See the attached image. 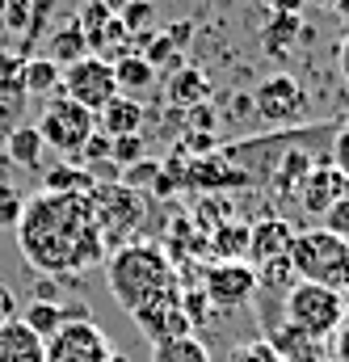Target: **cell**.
<instances>
[{
  "label": "cell",
  "instance_id": "obj_2",
  "mask_svg": "<svg viewBox=\"0 0 349 362\" xmlns=\"http://www.w3.org/2000/svg\"><path fill=\"white\" fill-rule=\"evenodd\" d=\"M105 278H110V295L122 303L126 316L160 303V299H173L185 286L177 282L173 262L156 249V245H122L114 249V257L105 262Z\"/></svg>",
  "mask_w": 349,
  "mask_h": 362
},
{
  "label": "cell",
  "instance_id": "obj_32",
  "mask_svg": "<svg viewBox=\"0 0 349 362\" xmlns=\"http://www.w3.org/2000/svg\"><path fill=\"white\" fill-rule=\"evenodd\" d=\"M333 337H337V341H333V358L349 362V320H341V329H337Z\"/></svg>",
  "mask_w": 349,
  "mask_h": 362
},
{
  "label": "cell",
  "instance_id": "obj_21",
  "mask_svg": "<svg viewBox=\"0 0 349 362\" xmlns=\"http://www.w3.org/2000/svg\"><path fill=\"white\" fill-rule=\"evenodd\" d=\"M152 362H211V354H206V346L189 333V337H173V341L152 346Z\"/></svg>",
  "mask_w": 349,
  "mask_h": 362
},
{
  "label": "cell",
  "instance_id": "obj_35",
  "mask_svg": "<svg viewBox=\"0 0 349 362\" xmlns=\"http://www.w3.org/2000/svg\"><path fill=\"white\" fill-rule=\"evenodd\" d=\"M303 4H316V8H337V0H303Z\"/></svg>",
  "mask_w": 349,
  "mask_h": 362
},
{
  "label": "cell",
  "instance_id": "obj_20",
  "mask_svg": "<svg viewBox=\"0 0 349 362\" xmlns=\"http://www.w3.org/2000/svg\"><path fill=\"white\" fill-rule=\"evenodd\" d=\"M152 76H156V68H152L143 55H122V59L114 64V81H118V93H122V97H126V93L148 89Z\"/></svg>",
  "mask_w": 349,
  "mask_h": 362
},
{
  "label": "cell",
  "instance_id": "obj_12",
  "mask_svg": "<svg viewBox=\"0 0 349 362\" xmlns=\"http://www.w3.org/2000/svg\"><path fill=\"white\" fill-rule=\"evenodd\" d=\"M299 198H303V206L312 211V215H329L333 206H341L349 198V181L333 169V165H320V169H312L307 181H303V189H299Z\"/></svg>",
  "mask_w": 349,
  "mask_h": 362
},
{
  "label": "cell",
  "instance_id": "obj_6",
  "mask_svg": "<svg viewBox=\"0 0 349 362\" xmlns=\"http://www.w3.org/2000/svg\"><path fill=\"white\" fill-rule=\"evenodd\" d=\"M38 135L47 148H55L64 156H81L85 144L97 135V114H88L85 105H76L72 97L59 93L55 101H47V110L38 118Z\"/></svg>",
  "mask_w": 349,
  "mask_h": 362
},
{
  "label": "cell",
  "instance_id": "obj_23",
  "mask_svg": "<svg viewBox=\"0 0 349 362\" xmlns=\"http://www.w3.org/2000/svg\"><path fill=\"white\" fill-rule=\"evenodd\" d=\"M118 21H122L126 34H148V25L156 21V8H152V0H131V4L118 13Z\"/></svg>",
  "mask_w": 349,
  "mask_h": 362
},
{
  "label": "cell",
  "instance_id": "obj_3",
  "mask_svg": "<svg viewBox=\"0 0 349 362\" xmlns=\"http://www.w3.org/2000/svg\"><path fill=\"white\" fill-rule=\"evenodd\" d=\"M290 270L299 274V282H316V286H329L341 295V291H349V240L329 228L295 232Z\"/></svg>",
  "mask_w": 349,
  "mask_h": 362
},
{
  "label": "cell",
  "instance_id": "obj_10",
  "mask_svg": "<svg viewBox=\"0 0 349 362\" xmlns=\"http://www.w3.org/2000/svg\"><path fill=\"white\" fill-rule=\"evenodd\" d=\"M303 105H307V97L299 89V81L286 76V72L269 76L261 89H257V114L269 118V122H295L303 114Z\"/></svg>",
  "mask_w": 349,
  "mask_h": 362
},
{
  "label": "cell",
  "instance_id": "obj_11",
  "mask_svg": "<svg viewBox=\"0 0 349 362\" xmlns=\"http://www.w3.org/2000/svg\"><path fill=\"white\" fill-rule=\"evenodd\" d=\"M17 320H21L30 333H38L42 341H51L64 325H81V320H93V316H88L85 303H38V299H34V303L21 308Z\"/></svg>",
  "mask_w": 349,
  "mask_h": 362
},
{
  "label": "cell",
  "instance_id": "obj_15",
  "mask_svg": "<svg viewBox=\"0 0 349 362\" xmlns=\"http://www.w3.org/2000/svg\"><path fill=\"white\" fill-rule=\"evenodd\" d=\"M0 362H47V341L13 320L0 329Z\"/></svg>",
  "mask_w": 349,
  "mask_h": 362
},
{
  "label": "cell",
  "instance_id": "obj_4",
  "mask_svg": "<svg viewBox=\"0 0 349 362\" xmlns=\"http://www.w3.org/2000/svg\"><path fill=\"white\" fill-rule=\"evenodd\" d=\"M345 320V299L329 286L316 282H295L286 295V329H295L307 341H324L341 329Z\"/></svg>",
  "mask_w": 349,
  "mask_h": 362
},
{
  "label": "cell",
  "instance_id": "obj_16",
  "mask_svg": "<svg viewBox=\"0 0 349 362\" xmlns=\"http://www.w3.org/2000/svg\"><path fill=\"white\" fill-rule=\"evenodd\" d=\"M42 135H38V127H17L8 139H4V156L17 165V169H38L42 165Z\"/></svg>",
  "mask_w": 349,
  "mask_h": 362
},
{
  "label": "cell",
  "instance_id": "obj_26",
  "mask_svg": "<svg viewBox=\"0 0 349 362\" xmlns=\"http://www.w3.org/2000/svg\"><path fill=\"white\" fill-rule=\"evenodd\" d=\"M110 160H114L118 169H131V165H139V160H143V139H139V135L114 139V144H110Z\"/></svg>",
  "mask_w": 349,
  "mask_h": 362
},
{
  "label": "cell",
  "instance_id": "obj_28",
  "mask_svg": "<svg viewBox=\"0 0 349 362\" xmlns=\"http://www.w3.org/2000/svg\"><path fill=\"white\" fill-rule=\"evenodd\" d=\"M21 206H25L21 189H17V185H8V181H0V228H17Z\"/></svg>",
  "mask_w": 349,
  "mask_h": 362
},
{
  "label": "cell",
  "instance_id": "obj_8",
  "mask_svg": "<svg viewBox=\"0 0 349 362\" xmlns=\"http://www.w3.org/2000/svg\"><path fill=\"white\" fill-rule=\"evenodd\" d=\"M110 358H114L110 337H105L93 320L64 325V329L47 341V362H110Z\"/></svg>",
  "mask_w": 349,
  "mask_h": 362
},
{
  "label": "cell",
  "instance_id": "obj_9",
  "mask_svg": "<svg viewBox=\"0 0 349 362\" xmlns=\"http://www.w3.org/2000/svg\"><path fill=\"white\" fill-rule=\"evenodd\" d=\"M257 291V270L249 262H219L206 270V286L202 295L219 308H240L249 295Z\"/></svg>",
  "mask_w": 349,
  "mask_h": 362
},
{
  "label": "cell",
  "instance_id": "obj_5",
  "mask_svg": "<svg viewBox=\"0 0 349 362\" xmlns=\"http://www.w3.org/2000/svg\"><path fill=\"white\" fill-rule=\"evenodd\" d=\"M88 206H93V219H97V232H101V245L105 249L131 245L135 228L143 223V198H139V189H126L122 181L93 185Z\"/></svg>",
  "mask_w": 349,
  "mask_h": 362
},
{
  "label": "cell",
  "instance_id": "obj_27",
  "mask_svg": "<svg viewBox=\"0 0 349 362\" xmlns=\"http://www.w3.org/2000/svg\"><path fill=\"white\" fill-rule=\"evenodd\" d=\"M0 17H4V25H8V30L30 34V21H34V0H4Z\"/></svg>",
  "mask_w": 349,
  "mask_h": 362
},
{
  "label": "cell",
  "instance_id": "obj_14",
  "mask_svg": "<svg viewBox=\"0 0 349 362\" xmlns=\"http://www.w3.org/2000/svg\"><path fill=\"white\" fill-rule=\"evenodd\" d=\"M97 122H101V135L105 139H126V135H139L143 131V105L135 101V97H114L101 114H97Z\"/></svg>",
  "mask_w": 349,
  "mask_h": 362
},
{
  "label": "cell",
  "instance_id": "obj_13",
  "mask_svg": "<svg viewBox=\"0 0 349 362\" xmlns=\"http://www.w3.org/2000/svg\"><path fill=\"white\" fill-rule=\"evenodd\" d=\"M290 245H295V228L286 219H261L257 228H249V257H253V270L265 262H278V257H290Z\"/></svg>",
  "mask_w": 349,
  "mask_h": 362
},
{
  "label": "cell",
  "instance_id": "obj_25",
  "mask_svg": "<svg viewBox=\"0 0 349 362\" xmlns=\"http://www.w3.org/2000/svg\"><path fill=\"white\" fill-rule=\"evenodd\" d=\"M227 362H282V358H278V350L269 341H236Z\"/></svg>",
  "mask_w": 349,
  "mask_h": 362
},
{
  "label": "cell",
  "instance_id": "obj_33",
  "mask_svg": "<svg viewBox=\"0 0 349 362\" xmlns=\"http://www.w3.org/2000/svg\"><path fill=\"white\" fill-rule=\"evenodd\" d=\"M337 72H341V81L349 85V30L341 34V42H337Z\"/></svg>",
  "mask_w": 349,
  "mask_h": 362
},
{
  "label": "cell",
  "instance_id": "obj_7",
  "mask_svg": "<svg viewBox=\"0 0 349 362\" xmlns=\"http://www.w3.org/2000/svg\"><path fill=\"white\" fill-rule=\"evenodd\" d=\"M64 97H72L76 105H85L88 114H101L114 97H118V81H114V64L101 55H85L81 64L64 68Z\"/></svg>",
  "mask_w": 349,
  "mask_h": 362
},
{
  "label": "cell",
  "instance_id": "obj_31",
  "mask_svg": "<svg viewBox=\"0 0 349 362\" xmlns=\"http://www.w3.org/2000/svg\"><path fill=\"white\" fill-rule=\"evenodd\" d=\"M17 316H21V303H17V295L0 282V329H4V325H13Z\"/></svg>",
  "mask_w": 349,
  "mask_h": 362
},
{
  "label": "cell",
  "instance_id": "obj_34",
  "mask_svg": "<svg viewBox=\"0 0 349 362\" xmlns=\"http://www.w3.org/2000/svg\"><path fill=\"white\" fill-rule=\"evenodd\" d=\"M101 4H105V8H110V13H114V17H118V13H122V8H126V4H131V0H101Z\"/></svg>",
  "mask_w": 349,
  "mask_h": 362
},
{
  "label": "cell",
  "instance_id": "obj_17",
  "mask_svg": "<svg viewBox=\"0 0 349 362\" xmlns=\"http://www.w3.org/2000/svg\"><path fill=\"white\" fill-rule=\"evenodd\" d=\"M64 85V68H55L47 55L42 59H25V72H21V93L25 97H47Z\"/></svg>",
  "mask_w": 349,
  "mask_h": 362
},
{
  "label": "cell",
  "instance_id": "obj_30",
  "mask_svg": "<svg viewBox=\"0 0 349 362\" xmlns=\"http://www.w3.org/2000/svg\"><path fill=\"white\" fill-rule=\"evenodd\" d=\"M333 169L349 181V127L337 135V139H333Z\"/></svg>",
  "mask_w": 349,
  "mask_h": 362
},
{
  "label": "cell",
  "instance_id": "obj_18",
  "mask_svg": "<svg viewBox=\"0 0 349 362\" xmlns=\"http://www.w3.org/2000/svg\"><path fill=\"white\" fill-rule=\"evenodd\" d=\"M85 55H88V42H85V34H81L76 21L64 25V30L51 38V47H47V59H51L55 68H72V64H81Z\"/></svg>",
  "mask_w": 349,
  "mask_h": 362
},
{
  "label": "cell",
  "instance_id": "obj_19",
  "mask_svg": "<svg viewBox=\"0 0 349 362\" xmlns=\"http://www.w3.org/2000/svg\"><path fill=\"white\" fill-rule=\"evenodd\" d=\"M97 181L88 177L81 165H55L47 169V181H42V194H93Z\"/></svg>",
  "mask_w": 349,
  "mask_h": 362
},
{
  "label": "cell",
  "instance_id": "obj_22",
  "mask_svg": "<svg viewBox=\"0 0 349 362\" xmlns=\"http://www.w3.org/2000/svg\"><path fill=\"white\" fill-rule=\"evenodd\" d=\"M194 169H198V173H194V185H244V181H249L244 169H232V165H223V160H198Z\"/></svg>",
  "mask_w": 349,
  "mask_h": 362
},
{
  "label": "cell",
  "instance_id": "obj_24",
  "mask_svg": "<svg viewBox=\"0 0 349 362\" xmlns=\"http://www.w3.org/2000/svg\"><path fill=\"white\" fill-rule=\"evenodd\" d=\"M215 240H219L223 262H244L240 253H249V228H223V232H215Z\"/></svg>",
  "mask_w": 349,
  "mask_h": 362
},
{
  "label": "cell",
  "instance_id": "obj_1",
  "mask_svg": "<svg viewBox=\"0 0 349 362\" xmlns=\"http://www.w3.org/2000/svg\"><path fill=\"white\" fill-rule=\"evenodd\" d=\"M17 249L38 274H81L105 262L88 194H34L17 219Z\"/></svg>",
  "mask_w": 349,
  "mask_h": 362
},
{
  "label": "cell",
  "instance_id": "obj_36",
  "mask_svg": "<svg viewBox=\"0 0 349 362\" xmlns=\"http://www.w3.org/2000/svg\"><path fill=\"white\" fill-rule=\"evenodd\" d=\"M337 8H341V13L349 17V0H337Z\"/></svg>",
  "mask_w": 349,
  "mask_h": 362
},
{
  "label": "cell",
  "instance_id": "obj_29",
  "mask_svg": "<svg viewBox=\"0 0 349 362\" xmlns=\"http://www.w3.org/2000/svg\"><path fill=\"white\" fill-rule=\"evenodd\" d=\"M202 93H206V81L198 72H185V76L173 81V101H189V97H202Z\"/></svg>",
  "mask_w": 349,
  "mask_h": 362
}]
</instances>
